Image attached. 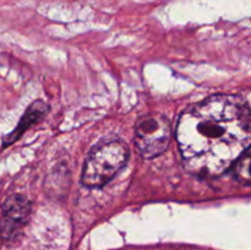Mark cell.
I'll return each instance as SVG.
<instances>
[{
    "label": "cell",
    "mask_w": 251,
    "mask_h": 250,
    "mask_svg": "<svg viewBox=\"0 0 251 250\" xmlns=\"http://www.w3.org/2000/svg\"><path fill=\"white\" fill-rule=\"evenodd\" d=\"M235 179L244 185L250 184V151L247 150L233 164Z\"/></svg>",
    "instance_id": "5b68a950"
},
{
    "label": "cell",
    "mask_w": 251,
    "mask_h": 250,
    "mask_svg": "<svg viewBox=\"0 0 251 250\" xmlns=\"http://www.w3.org/2000/svg\"><path fill=\"white\" fill-rule=\"evenodd\" d=\"M251 113L239 96L217 95L181 113L176 141L184 166L205 178L223 174L249 150Z\"/></svg>",
    "instance_id": "6da1fadb"
},
{
    "label": "cell",
    "mask_w": 251,
    "mask_h": 250,
    "mask_svg": "<svg viewBox=\"0 0 251 250\" xmlns=\"http://www.w3.org/2000/svg\"><path fill=\"white\" fill-rule=\"evenodd\" d=\"M31 202L22 195H12L2 205L0 217V235L12 240L21 233L31 216Z\"/></svg>",
    "instance_id": "277c9868"
},
{
    "label": "cell",
    "mask_w": 251,
    "mask_h": 250,
    "mask_svg": "<svg viewBox=\"0 0 251 250\" xmlns=\"http://www.w3.org/2000/svg\"><path fill=\"white\" fill-rule=\"evenodd\" d=\"M171 140V122L162 114L144 115L135 126V145L145 158H153L163 153Z\"/></svg>",
    "instance_id": "3957f363"
},
{
    "label": "cell",
    "mask_w": 251,
    "mask_h": 250,
    "mask_svg": "<svg viewBox=\"0 0 251 250\" xmlns=\"http://www.w3.org/2000/svg\"><path fill=\"white\" fill-rule=\"evenodd\" d=\"M46 113H47V104H44V103H42V102L33 103V104L29 107L28 112L25 114L22 122L20 123V126L17 127V130H15V132H12L11 136H14L15 134H17V136H16V139H17V137L22 134V131L29 126V124H31L29 119H31V118H33V122L37 123L42 117H43L44 114H46Z\"/></svg>",
    "instance_id": "8992f818"
},
{
    "label": "cell",
    "mask_w": 251,
    "mask_h": 250,
    "mask_svg": "<svg viewBox=\"0 0 251 250\" xmlns=\"http://www.w3.org/2000/svg\"><path fill=\"white\" fill-rule=\"evenodd\" d=\"M129 149L120 140L103 142L87 157L82 172V184L87 188H102L125 167Z\"/></svg>",
    "instance_id": "7a4b0ae2"
}]
</instances>
